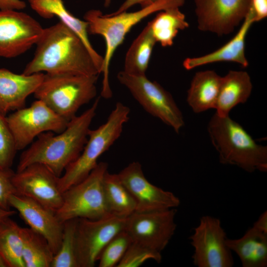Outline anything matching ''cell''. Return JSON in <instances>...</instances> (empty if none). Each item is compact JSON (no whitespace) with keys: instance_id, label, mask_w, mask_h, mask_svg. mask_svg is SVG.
<instances>
[{"instance_id":"cell-1","label":"cell","mask_w":267,"mask_h":267,"mask_svg":"<svg viewBox=\"0 0 267 267\" xmlns=\"http://www.w3.org/2000/svg\"><path fill=\"white\" fill-rule=\"evenodd\" d=\"M23 74H100L88 48L70 29L59 21L46 28L36 44Z\"/></svg>"},{"instance_id":"cell-2","label":"cell","mask_w":267,"mask_h":267,"mask_svg":"<svg viewBox=\"0 0 267 267\" xmlns=\"http://www.w3.org/2000/svg\"><path fill=\"white\" fill-rule=\"evenodd\" d=\"M99 102V98L96 99L89 108L71 119L61 132L55 134L49 132L39 135L21 153L16 171L30 165L39 163L45 165L60 177L82 151Z\"/></svg>"},{"instance_id":"cell-3","label":"cell","mask_w":267,"mask_h":267,"mask_svg":"<svg viewBox=\"0 0 267 267\" xmlns=\"http://www.w3.org/2000/svg\"><path fill=\"white\" fill-rule=\"evenodd\" d=\"M184 2L185 0H158L137 11H125L117 14H103L98 9H90L86 12L84 19L88 23V33L101 36L105 43L100 93L103 98L109 99L112 96L109 79L111 61L116 49L123 43L132 28L154 12L170 8H179Z\"/></svg>"},{"instance_id":"cell-4","label":"cell","mask_w":267,"mask_h":267,"mask_svg":"<svg viewBox=\"0 0 267 267\" xmlns=\"http://www.w3.org/2000/svg\"><path fill=\"white\" fill-rule=\"evenodd\" d=\"M207 130L211 142L223 164L236 166L248 172L267 171V147L258 144L246 130L229 115L216 113Z\"/></svg>"},{"instance_id":"cell-5","label":"cell","mask_w":267,"mask_h":267,"mask_svg":"<svg viewBox=\"0 0 267 267\" xmlns=\"http://www.w3.org/2000/svg\"><path fill=\"white\" fill-rule=\"evenodd\" d=\"M98 75L44 74L34 93L57 114L70 121L79 109L96 95Z\"/></svg>"},{"instance_id":"cell-6","label":"cell","mask_w":267,"mask_h":267,"mask_svg":"<svg viewBox=\"0 0 267 267\" xmlns=\"http://www.w3.org/2000/svg\"><path fill=\"white\" fill-rule=\"evenodd\" d=\"M130 108L118 102L106 121L94 130L90 129L87 141L79 157L66 168L58 178L63 193L87 178L98 164V158L115 143L129 120Z\"/></svg>"},{"instance_id":"cell-7","label":"cell","mask_w":267,"mask_h":267,"mask_svg":"<svg viewBox=\"0 0 267 267\" xmlns=\"http://www.w3.org/2000/svg\"><path fill=\"white\" fill-rule=\"evenodd\" d=\"M107 171L108 164L100 162L87 178L63 192L62 203L55 212L61 222L80 218L97 220L113 215L107 207L103 188Z\"/></svg>"},{"instance_id":"cell-8","label":"cell","mask_w":267,"mask_h":267,"mask_svg":"<svg viewBox=\"0 0 267 267\" xmlns=\"http://www.w3.org/2000/svg\"><path fill=\"white\" fill-rule=\"evenodd\" d=\"M117 79L147 113L179 133L184 125V119L169 92L146 75H133L123 70L118 73Z\"/></svg>"},{"instance_id":"cell-9","label":"cell","mask_w":267,"mask_h":267,"mask_svg":"<svg viewBox=\"0 0 267 267\" xmlns=\"http://www.w3.org/2000/svg\"><path fill=\"white\" fill-rule=\"evenodd\" d=\"M6 119L17 151L25 149L43 133L61 132L69 122L38 99L12 112Z\"/></svg>"},{"instance_id":"cell-10","label":"cell","mask_w":267,"mask_h":267,"mask_svg":"<svg viewBox=\"0 0 267 267\" xmlns=\"http://www.w3.org/2000/svg\"><path fill=\"white\" fill-rule=\"evenodd\" d=\"M227 238L219 219L210 216L202 217L189 237L194 249L192 256L194 265L197 267L233 266L232 251L226 243Z\"/></svg>"},{"instance_id":"cell-11","label":"cell","mask_w":267,"mask_h":267,"mask_svg":"<svg viewBox=\"0 0 267 267\" xmlns=\"http://www.w3.org/2000/svg\"><path fill=\"white\" fill-rule=\"evenodd\" d=\"M127 217L111 215L97 220L78 219L76 240L79 267H93L106 244L124 230Z\"/></svg>"},{"instance_id":"cell-12","label":"cell","mask_w":267,"mask_h":267,"mask_svg":"<svg viewBox=\"0 0 267 267\" xmlns=\"http://www.w3.org/2000/svg\"><path fill=\"white\" fill-rule=\"evenodd\" d=\"M176 214V208L135 211L127 217L125 230L133 241L161 253L175 233Z\"/></svg>"},{"instance_id":"cell-13","label":"cell","mask_w":267,"mask_h":267,"mask_svg":"<svg viewBox=\"0 0 267 267\" xmlns=\"http://www.w3.org/2000/svg\"><path fill=\"white\" fill-rule=\"evenodd\" d=\"M44 29L33 17L17 10H0V57L11 58L30 49Z\"/></svg>"},{"instance_id":"cell-14","label":"cell","mask_w":267,"mask_h":267,"mask_svg":"<svg viewBox=\"0 0 267 267\" xmlns=\"http://www.w3.org/2000/svg\"><path fill=\"white\" fill-rule=\"evenodd\" d=\"M58 178L45 165L35 163L14 172L12 182L15 194L30 198L55 213L62 203Z\"/></svg>"},{"instance_id":"cell-15","label":"cell","mask_w":267,"mask_h":267,"mask_svg":"<svg viewBox=\"0 0 267 267\" xmlns=\"http://www.w3.org/2000/svg\"><path fill=\"white\" fill-rule=\"evenodd\" d=\"M198 29L218 36L232 33L245 18L250 0H194Z\"/></svg>"},{"instance_id":"cell-16","label":"cell","mask_w":267,"mask_h":267,"mask_svg":"<svg viewBox=\"0 0 267 267\" xmlns=\"http://www.w3.org/2000/svg\"><path fill=\"white\" fill-rule=\"evenodd\" d=\"M118 175L134 198L136 212H148L176 208L179 199L172 192L150 183L144 176L142 166L134 161L121 170Z\"/></svg>"},{"instance_id":"cell-17","label":"cell","mask_w":267,"mask_h":267,"mask_svg":"<svg viewBox=\"0 0 267 267\" xmlns=\"http://www.w3.org/2000/svg\"><path fill=\"white\" fill-rule=\"evenodd\" d=\"M8 203L29 228L47 240L55 254L60 245L63 228V223L58 220L55 213L30 198L15 194L10 196Z\"/></svg>"},{"instance_id":"cell-18","label":"cell","mask_w":267,"mask_h":267,"mask_svg":"<svg viewBox=\"0 0 267 267\" xmlns=\"http://www.w3.org/2000/svg\"><path fill=\"white\" fill-rule=\"evenodd\" d=\"M44 73L25 75L0 68V111L4 114L25 106L27 97L34 94Z\"/></svg>"},{"instance_id":"cell-19","label":"cell","mask_w":267,"mask_h":267,"mask_svg":"<svg viewBox=\"0 0 267 267\" xmlns=\"http://www.w3.org/2000/svg\"><path fill=\"white\" fill-rule=\"evenodd\" d=\"M255 23L254 15L249 8L245 18L235 36L226 44L218 49L199 57L186 58L183 66L186 70L219 62H232L243 67L249 65L245 55V41L247 34Z\"/></svg>"},{"instance_id":"cell-20","label":"cell","mask_w":267,"mask_h":267,"mask_svg":"<svg viewBox=\"0 0 267 267\" xmlns=\"http://www.w3.org/2000/svg\"><path fill=\"white\" fill-rule=\"evenodd\" d=\"M31 7L45 19L57 17L60 22L72 30L88 48L98 70L101 73L103 57L92 47L88 37V23L74 16L64 5L63 0H28Z\"/></svg>"},{"instance_id":"cell-21","label":"cell","mask_w":267,"mask_h":267,"mask_svg":"<svg viewBox=\"0 0 267 267\" xmlns=\"http://www.w3.org/2000/svg\"><path fill=\"white\" fill-rule=\"evenodd\" d=\"M253 85L249 74L244 71L230 70L222 80L215 107L216 113L228 116L231 109L249 98Z\"/></svg>"},{"instance_id":"cell-22","label":"cell","mask_w":267,"mask_h":267,"mask_svg":"<svg viewBox=\"0 0 267 267\" xmlns=\"http://www.w3.org/2000/svg\"><path fill=\"white\" fill-rule=\"evenodd\" d=\"M226 243L239 257L243 267L267 266V232L253 226L239 238H227Z\"/></svg>"},{"instance_id":"cell-23","label":"cell","mask_w":267,"mask_h":267,"mask_svg":"<svg viewBox=\"0 0 267 267\" xmlns=\"http://www.w3.org/2000/svg\"><path fill=\"white\" fill-rule=\"evenodd\" d=\"M222 77L213 70L196 72L187 91V102L193 111L199 113L215 109Z\"/></svg>"},{"instance_id":"cell-24","label":"cell","mask_w":267,"mask_h":267,"mask_svg":"<svg viewBox=\"0 0 267 267\" xmlns=\"http://www.w3.org/2000/svg\"><path fill=\"white\" fill-rule=\"evenodd\" d=\"M156 43L149 22L129 48L125 56L123 71L133 75H146Z\"/></svg>"},{"instance_id":"cell-25","label":"cell","mask_w":267,"mask_h":267,"mask_svg":"<svg viewBox=\"0 0 267 267\" xmlns=\"http://www.w3.org/2000/svg\"><path fill=\"white\" fill-rule=\"evenodd\" d=\"M103 188L105 199L112 215L127 217L135 212V202L118 174H110L107 171L103 178Z\"/></svg>"},{"instance_id":"cell-26","label":"cell","mask_w":267,"mask_h":267,"mask_svg":"<svg viewBox=\"0 0 267 267\" xmlns=\"http://www.w3.org/2000/svg\"><path fill=\"white\" fill-rule=\"evenodd\" d=\"M179 8L173 7L162 10L149 22L156 43L163 47L172 46L179 31L189 27L185 15Z\"/></svg>"},{"instance_id":"cell-27","label":"cell","mask_w":267,"mask_h":267,"mask_svg":"<svg viewBox=\"0 0 267 267\" xmlns=\"http://www.w3.org/2000/svg\"><path fill=\"white\" fill-rule=\"evenodd\" d=\"M21 234L25 267H51L54 254L47 240L29 227H22Z\"/></svg>"},{"instance_id":"cell-28","label":"cell","mask_w":267,"mask_h":267,"mask_svg":"<svg viewBox=\"0 0 267 267\" xmlns=\"http://www.w3.org/2000/svg\"><path fill=\"white\" fill-rule=\"evenodd\" d=\"M21 230L10 217L0 220V256L6 267H25L22 255Z\"/></svg>"},{"instance_id":"cell-29","label":"cell","mask_w":267,"mask_h":267,"mask_svg":"<svg viewBox=\"0 0 267 267\" xmlns=\"http://www.w3.org/2000/svg\"><path fill=\"white\" fill-rule=\"evenodd\" d=\"M77 221L78 219H74L63 222L61 242L51 267H79L76 240Z\"/></svg>"},{"instance_id":"cell-30","label":"cell","mask_w":267,"mask_h":267,"mask_svg":"<svg viewBox=\"0 0 267 267\" xmlns=\"http://www.w3.org/2000/svg\"><path fill=\"white\" fill-rule=\"evenodd\" d=\"M132 239L125 229L115 235L104 247L98 261L99 267H115L120 262Z\"/></svg>"},{"instance_id":"cell-31","label":"cell","mask_w":267,"mask_h":267,"mask_svg":"<svg viewBox=\"0 0 267 267\" xmlns=\"http://www.w3.org/2000/svg\"><path fill=\"white\" fill-rule=\"evenodd\" d=\"M162 258L161 253L132 241L116 267H138L148 260L159 263Z\"/></svg>"},{"instance_id":"cell-32","label":"cell","mask_w":267,"mask_h":267,"mask_svg":"<svg viewBox=\"0 0 267 267\" xmlns=\"http://www.w3.org/2000/svg\"><path fill=\"white\" fill-rule=\"evenodd\" d=\"M17 151L6 117L0 111V169H11Z\"/></svg>"},{"instance_id":"cell-33","label":"cell","mask_w":267,"mask_h":267,"mask_svg":"<svg viewBox=\"0 0 267 267\" xmlns=\"http://www.w3.org/2000/svg\"><path fill=\"white\" fill-rule=\"evenodd\" d=\"M14 173L11 169H0V206L5 209H10L9 198L12 194H15L12 182Z\"/></svg>"},{"instance_id":"cell-34","label":"cell","mask_w":267,"mask_h":267,"mask_svg":"<svg viewBox=\"0 0 267 267\" xmlns=\"http://www.w3.org/2000/svg\"><path fill=\"white\" fill-rule=\"evenodd\" d=\"M249 8L254 15L255 22L267 17V0H250Z\"/></svg>"},{"instance_id":"cell-35","label":"cell","mask_w":267,"mask_h":267,"mask_svg":"<svg viewBox=\"0 0 267 267\" xmlns=\"http://www.w3.org/2000/svg\"><path fill=\"white\" fill-rule=\"evenodd\" d=\"M158 0H125L119 8L113 14H117L127 11L129 8L135 4H139L142 7H146Z\"/></svg>"},{"instance_id":"cell-36","label":"cell","mask_w":267,"mask_h":267,"mask_svg":"<svg viewBox=\"0 0 267 267\" xmlns=\"http://www.w3.org/2000/svg\"><path fill=\"white\" fill-rule=\"evenodd\" d=\"M26 7L22 0H0V10H21Z\"/></svg>"},{"instance_id":"cell-37","label":"cell","mask_w":267,"mask_h":267,"mask_svg":"<svg viewBox=\"0 0 267 267\" xmlns=\"http://www.w3.org/2000/svg\"><path fill=\"white\" fill-rule=\"evenodd\" d=\"M253 226L264 232H267V212H264L254 223Z\"/></svg>"},{"instance_id":"cell-38","label":"cell","mask_w":267,"mask_h":267,"mask_svg":"<svg viewBox=\"0 0 267 267\" xmlns=\"http://www.w3.org/2000/svg\"><path fill=\"white\" fill-rule=\"evenodd\" d=\"M16 211L10 209H5L0 206V220L10 217L16 214Z\"/></svg>"},{"instance_id":"cell-39","label":"cell","mask_w":267,"mask_h":267,"mask_svg":"<svg viewBox=\"0 0 267 267\" xmlns=\"http://www.w3.org/2000/svg\"><path fill=\"white\" fill-rule=\"evenodd\" d=\"M0 267H6L5 263L4 262L3 259L0 256Z\"/></svg>"},{"instance_id":"cell-40","label":"cell","mask_w":267,"mask_h":267,"mask_svg":"<svg viewBox=\"0 0 267 267\" xmlns=\"http://www.w3.org/2000/svg\"><path fill=\"white\" fill-rule=\"evenodd\" d=\"M111 0H104V6L105 7H108L111 3Z\"/></svg>"}]
</instances>
